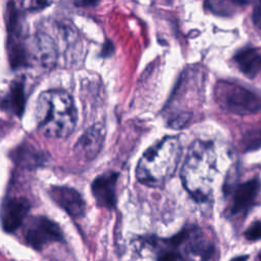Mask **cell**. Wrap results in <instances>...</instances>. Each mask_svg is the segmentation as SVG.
I'll list each match as a JSON object with an SVG mask.
<instances>
[{
	"label": "cell",
	"mask_w": 261,
	"mask_h": 261,
	"mask_svg": "<svg viewBox=\"0 0 261 261\" xmlns=\"http://www.w3.org/2000/svg\"><path fill=\"white\" fill-rule=\"evenodd\" d=\"M38 129L45 137L63 139L74 129L77 113L70 95L62 90L43 92L36 106Z\"/></svg>",
	"instance_id": "cell-1"
},
{
	"label": "cell",
	"mask_w": 261,
	"mask_h": 261,
	"mask_svg": "<svg viewBox=\"0 0 261 261\" xmlns=\"http://www.w3.org/2000/svg\"><path fill=\"white\" fill-rule=\"evenodd\" d=\"M215 172V153L210 142L197 140L189 148L180 170L184 188L198 202L208 201Z\"/></svg>",
	"instance_id": "cell-2"
},
{
	"label": "cell",
	"mask_w": 261,
	"mask_h": 261,
	"mask_svg": "<svg viewBox=\"0 0 261 261\" xmlns=\"http://www.w3.org/2000/svg\"><path fill=\"white\" fill-rule=\"evenodd\" d=\"M181 155L177 137L167 136L149 147L138 162L136 175L144 185L159 187L175 172Z\"/></svg>",
	"instance_id": "cell-3"
},
{
	"label": "cell",
	"mask_w": 261,
	"mask_h": 261,
	"mask_svg": "<svg viewBox=\"0 0 261 261\" xmlns=\"http://www.w3.org/2000/svg\"><path fill=\"white\" fill-rule=\"evenodd\" d=\"M215 97L222 109L233 114L249 115L261 110V96L234 83L219 82Z\"/></svg>",
	"instance_id": "cell-4"
},
{
	"label": "cell",
	"mask_w": 261,
	"mask_h": 261,
	"mask_svg": "<svg viewBox=\"0 0 261 261\" xmlns=\"http://www.w3.org/2000/svg\"><path fill=\"white\" fill-rule=\"evenodd\" d=\"M167 241L184 261H208L214 251L212 242L196 226L187 227Z\"/></svg>",
	"instance_id": "cell-5"
},
{
	"label": "cell",
	"mask_w": 261,
	"mask_h": 261,
	"mask_svg": "<svg viewBox=\"0 0 261 261\" xmlns=\"http://www.w3.org/2000/svg\"><path fill=\"white\" fill-rule=\"evenodd\" d=\"M23 239L28 246L35 250L63 241L60 226L46 216H34L28 219L23 228Z\"/></svg>",
	"instance_id": "cell-6"
},
{
	"label": "cell",
	"mask_w": 261,
	"mask_h": 261,
	"mask_svg": "<svg viewBox=\"0 0 261 261\" xmlns=\"http://www.w3.org/2000/svg\"><path fill=\"white\" fill-rule=\"evenodd\" d=\"M118 173L107 171L97 176L91 186L93 197L98 206L112 209L116 204V186Z\"/></svg>",
	"instance_id": "cell-7"
},
{
	"label": "cell",
	"mask_w": 261,
	"mask_h": 261,
	"mask_svg": "<svg viewBox=\"0 0 261 261\" xmlns=\"http://www.w3.org/2000/svg\"><path fill=\"white\" fill-rule=\"evenodd\" d=\"M49 196L69 216L79 218L85 214L86 203L76 190L64 186H53L49 189Z\"/></svg>",
	"instance_id": "cell-8"
},
{
	"label": "cell",
	"mask_w": 261,
	"mask_h": 261,
	"mask_svg": "<svg viewBox=\"0 0 261 261\" xmlns=\"http://www.w3.org/2000/svg\"><path fill=\"white\" fill-rule=\"evenodd\" d=\"M30 202L22 197H12L2 206V226L6 232H13L24 221L30 211Z\"/></svg>",
	"instance_id": "cell-9"
},
{
	"label": "cell",
	"mask_w": 261,
	"mask_h": 261,
	"mask_svg": "<svg viewBox=\"0 0 261 261\" xmlns=\"http://www.w3.org/2000/svg\"><path fill=\"white\" fill-rule=\"evenodd\" d=\"M260 191V181L257 178L247 180L238 185L232 192V202L230 206L231 214H239L251 208Z\"/></svg>",
	"instance_id": "cell-10"
},
{
	"label": "cell",
	"mask_w": 261,
	"mask_h": 261,
	"mask_svg": "<svg viewBox=\"0 0 261 261\" xmlns=\"http://www.w3.org/2000/svg\"><path fill=\"white\" fill-rule=\"evenodd\" d=\"M104 142V133L99 125H93L87 129L77 140L75 154L85 160H93L100 152Z\"/></svg>",
	"instance_id": "cell-11"
},
{
	"label": "cell",
	"mask_w": 261,
	"mask_h": 261,
	"mask_svg": "<svg viewBox=\"0 0 261 261\" xmlns=\"http://www.w3.org/2000/svg\"><path fill=\"white\" fill-rule=\"evenodd\" d=\"M34 58L45 69H51L57 60L56 45L52 38L44 33H39L34 42Z\"/></svg>",
	"instance_id": "cell-12"
},
{
	"label": "cell",
	"mask_w": 261,
	"mask_h": 261,
	"mask_svg": "<svg viewBox=\"0 0 261 261\" xmlns=\"http://www.w3.org/2000/svg\"><path fill=\"white\" fill-rule=\"evenodd\" d=\"M25 84L22 76L14 79L10 84L9 91L3 99L2 106L14 115L21 116L25 106Z\"/></svg>",
	"instance_id": "cell-13"
},
{
	"label": "cell",
	"mask_w": 261,
	"mask_h": 261,
	"mask_svg": "<svg viewBox=\"0 0 261 261\" xmlns=\"http://www.w3.org/2000/svg\"><path fill=\"white\" fill-rule=\"evenodd\" d=\"M233 60L244 74L253 79L261 70V54L255 48H246L234 54Z\"/></svg>",
	"instance_id": "cell-14"
},
{
	"label": "cell",
	"mask_w": 261,
	"mask_h": 261,
	"mask_svg": "<svg viewBox=\"0 0 261 261\" xmlns=\"http://www.w3.org/2000/svg\"><path fill=\"white\" fill-rule=\"evenodd\" d=\"M243 144L246 150H255L261 147V127L248 130L244 138Z\"/></svg>",
	"instance_id": "cell-15"
},
{
	"label": "cell",
	"mask_w": 261,
	"mask_h": 261,
	"mask_svg": "<svg viewBox=\"0 0 261 261\" xmlns=\"http://www.w3.org/2000/svg\"><path fill=\"white\" fill-rule=\"evenodd\" d=\"M51 3L50 0H23L22 4L25 10L28 11H39L47 6H49Z\"/></svg>",
	"instance_id": "cell-16"
},
{
	"label": "cell",
	"mask_w": 261,
	"mask_h": 261,
	"mask_svg": "<svg viewBox=\"0 0 261 261\" xmlns=\"http://www.w3.org/2000/svg\"><path fill=\"white\" fill-rule=\"evenodd\" d=\"M245 237L249 241L261 240V220L255 221L245 231Z\"/></svg>",
	"instance_id": "cell-17"
},
{
	"label": "cell",
	"mask_w": 261,
	"mask_h": 261,
	"mask_svg": "<svg viewBox=\"0 0 261 261\" xmlns=\"http://www.w3.org/2000/svg\"><path fill=\"white\" fill-rule=\"evenodd\" d=\"M114 52V45L111 40H105L102 50H101V56L102 57H109L113 54Z\"/></svg>",
	"instance_id": "cell-18"
},
{
	"label": "cell",
	"mask_w": 261,
	"mask_h": 261,
	"mask_svg": "<svg viewBox=\"0 0 261 261\" xmlns=\"http://www.w3.org/2000/svg\"><path fill=\"white\" fill-rule=\"evenodd\" d=\"M253 21L256 27L261 29V0H258L253 12Z\"/></svg>",
	"instance_id": "cell-19"
},
{
	"label": "cell",
	"mask_w": 261,
	"mask_h": 261,
	"mask_svg": "<svg viewBox=\"0 0 261 261\" xmlns=\"http://www.w3.org/2000/svg\"><path fill=\"white\" fill-rule=\"evenodd\" d=\"M100 0H80L77 5L83 7H89V6H95Z\"/></svg>",
	"instance_id": "cell-20"
},
{
	"label": "cell",
	"mask_w": 261,
	"mask_h": 261,
	"mask_svg": "<svg viewBox=\"0 0 261 261\" xmlns=\"http://www.w3.org/2000/svg\"><path fill=\"white\" fill-rule=\"evenodd\" d=\"M248 257L249 256H238V257H236V258H233V259H231L230 261H247L248 260Z\"/></svg>",
	"instance_id": "cell-21"
},
{
	"label": "cell",
	"mask_w": 261,
	"mask_h": 261,
	"mask_svg": "<svg viewBox=\"0 0 261 261\" xmlns=\"http://www.w3.org/2000/svg\"><path fill=\"white\" fill-rule=\"evenodd\" d=\"M232 1L238 4H246L248 2V0H232Z\"/></svg>",
	"instance_id": "cell-22"
}]
</instances>
